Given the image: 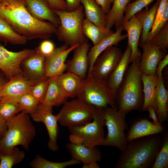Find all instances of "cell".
I'll use <instances>...</instances> for the list:
<instances>
[{"label": "cell", "instance_id": "6da1fadb", "mask_svg": "<svg viewBox=\"0 0 168 168\" xmlns=\"http://www.w3.org/2000/svg\"><path fill=\"white\" fill-rule=\"evenodd\" d=\"M0 16L15 32L27 40L49 39L57 28L49 22L33 17L27 9L25 0H0Z\"/></svg>", "mask_w": 168, "mask_h": 168}, {"label": "cell", "instance_id": "7a4b0ae2", "mask_svg": "<svg viewBox=\"0 0 168 168\" xmlns=\"http://www.w3.org/2000/svg\"><path fill=\"white\" fill-rule=\"evenodd\" d=\"M161 134H156L128 141L121 151L115 163V168L152 167L162 145V138Z\"/></svg>", "mask_w": 168, "mask_h": 168}, {"label": "cell", "instance_id": "3957f363", "mask_svg": "<svg viewBox=\"0 0 168 168\" xmlns=\"http://www.w3.org/2000/svg\"><path fill=\"white\" fill-rule=\"evenodd\" d=\"M141 56L128 66L117 92L116 105L121 112L128 113L133 110H142L144 94L139 67Z\"/></svg>", "mask_w": 168, "mask_h": 168}, {"label": "cell", "instance_id": "277c9868", "mask_svg": "<svg viewBox=\"0 0 168 168\" xmlns=\"http://www.w3.org/2000/svg\"><path fill=\"white\" fill-rule=\"evenodd\" d=\"M29 114L22 111L7 121V131L0 140V153H6L21 146L26 150L36 135L35 128Z\"/></svg>", "mask_w": 168, "mask_h": 168}, {"label": "cell", "instance_id": "5b68a950", "mask_svg": "<svg viewBox=\"0 0 168 168\" xmlns=\"http://www.w3.org/2000/svg\"><path fill=\"white\" fill-rule=\"evenodd\" d=\"M53 11L60 20V25L55 33L59 41L71 47L80 44L87 39L82 31V22L85 18L82 5L72 11Z\"/></svg>", "mask_w": 168, "mask_h": 168}, {"label": "cell", "instance_id": "8992f818", "mask_svg": "<svg viewBox=\"0 0 168 168\" xmlns=\"http://www.w3.org/2000/svg\"><path fill=\"white\" fill-rule=\"evenodd\" d=\"M116 97L117 92L108 80L90 76L84 79L83 90L77 98L95 108H106L109 105L117 108Z\"/></svg>", "mask_w": 168, "mask_h": 168}, {"label": "cell", "instance_id": "52a82bcc", "mask_svg": "<svg viewBox=\"0 0 168 168\" xmlns=\"http://www.w3.org/2000/svg\"><path fill=\"white\" fill-rule=\"evenodd\" d=\"M105 108H95L93 121L84 125L68 128L70 142L89 147L101 145L105 138Z\"/></svg>", "mask_w": 168, "mask_h": 168}, {"label": "cell", "instance_id": "ba28073f", "mask_svg": "<svg viewBox=\"0 0 168 168\" xmlns=\"http://www.w3.org/2000/svg\"><path fill=\"white\" fill-rule=\"evenodd\" d=\"M127 113L111 107L105 108L104 115L108 134L101 145L115 147L121 151L128 143L125 133L127 129L126 116Z\"/></svg>", "mask_w": 168, "mask_h": 168}, {"label": "cell", "instance_id": "9c48e42d", "mask_svg": "<svg viewBox=\"0 0 168 168\" xmlns=\"http://www.w3.org/2000/svg\"><path fill=\"white\" fill-rule=\"evenodd\" d=\"M57 115L58 123L63 126L84 125L93 120L95 108L79 98L66 101Z\"/></svg>", "mask_w": 168, "mask_h": 168}, {"label": "cell", "instance_id": "30bf717a", "mask_svg": "<svg viewBox=\"0 0 168 168\" xmlns=\"http://www.w3.org/2000/svg\"><path fill=\"white\" fill-rule=\"evenodd\" d=\"M120 49L116 46H110L98 57L93 64L90 75L100 79L108 80L122 56Z\"/></svg>", "mask_w": 168, "mask_h": 168}, {"label": "cell", "instance_id": "8fae6325", "mask_svg": "<svg viewBox=\"0 0 168 168\" xmlns=\"http://www.w3.org/2000/svg\"><path fill=\"white\" fill-rule=\"evenodd\" d=\"M53 107L44 103L39 104L35 111L30 116L34 121L42 122L44 124L49 138L48 147L55 152L59 149L57 143L59 129L57 115L53 114Z\"/></svg>", "mask_w": 168, "mask_h": 168}, {"label": "cell", "instance_id": "7c38bea8", "mask_svg": "<svg viewBox=\"0 0 168 168\" xmlns=\"http://www.w3.org/2000/svg\"><path fill=\"white\" fill-rule=\"evenodd\" d=\"M79 44L69 47L64 44L55 48L53 52L45 58L44 71L46 77H56L67 70V63H65L69 54Z\"/></svg>", "mask_w": 168, "mask_h": 168}, {"label": "cell", "instance_id": "4fadbf2b", "mask_svg": "<svg viewBox=\"0 0 168 168\" xmlns=\"http://www.w3.org/2000/svg\"><path fill=\"white\" fill-rule=\"evenodd\" d=\"M141 47L142 49L139 64L141 73L144 75H156L158 63L164 58L167 53L150 42L145 43Z\"/></svg>", "mask_w": 168, "mask_h": 168}, {"label": "cell", "instance_id": "5bb4252c", "mask_svg": "<svg viewBox=\"0 0 168 168\" xmlns=\"http://www.w3.org/2000/svg\"><path fill=\"white\" fill-rule=\"evenodd\" d=\"M38 81L29 80L23 75L14 77L1 88L0 101H7L24 93L29 92L32 86Z\"/></svg>", "mask_w": 168, "mask_h": 168}, {"label": "cell", "instance_id": "9a60e30c", "mask_svg": "<svg viewBox=\"0 0 168 168\" xmlns=\"http://www.w3.org/2000/svg\"><path fill=\"white\" fill-rule=\"evenodd\" d=\"M90 44L87 39L74 50L71 59L67 63L68 71L72 72L82 78H86L89 68L88 53Z\"/></svg>", "mask_w": 168, "mask_h": 168}, {"label": "cell", "instance_id": "2e32d148", "mask_svg": "<svg viewBox=\"0 0 168 168\" xmlns=\"http://www.w3.org/2000/svg\"><path fill=\"white\" fill-rule=\"evenodd\" d=\"M45 57L34 52L22 62L20 67L23 76L27 79L38 81L46 77L44 71Z\"/></svg>", "mask_w": 168, "mask_h": 168}, {"label": "cell", "instance_id": "e0dca14e", "mask_svg": "<svg viewBox=\"0 0 168 168\" xmlns=\"http://www.w3.org/2000/svg\"><path fill=\"white\" fill-rule=\"evenodd\" d=\"M29 12L35 18L41 21L49 22L57 27L60 21L58 16L50 7L46 0H25Z\"/></svg>", "mask_w": 168, "mask_h": 168}, {"label": "cell", "instance_id": "ac0fdd59", "mask_svg": "<svg viewBox=\"0 0 168 168\" xmlns=\"http://www.w3.org/2000/svg\"><path fill=\"white\" fill-rule=\"evenodd\" d=\"M123 30L122 24L112 34L90 48L88 53L89 68L87 77L90 76L95 60L104 50L110 46H117L119 42L127 38V34H122Z\"/></svg>", "mask_w": 168, "mask_h": 168}, {"label": "cell", "instance_id": "d6986e66", "mask_svg": "<svg viewBox=\"0 0 168 168\" xmlns=\"http://www.w3.org/2000/svg\"><path fill=\"white\" fill-rule=\"evenodd\" d=\"M122 25L123 30L127 33L128 44L131 50L130 63H132L141 56V53L138 46L142 31V26L135 15L128 21L123 22Z\"/></svg>", "mask_w": 168, "mask_h": 168}, {"label": "cell", "instance_id": "ffe728a7", "mask_svg": "<svg viewBox=\"0 0 168 168\" xmlns=\"http://www.w3.org/2000/svg\"><path fill=\"white\" fill-rule=\"evenodd\" d=\"M66 147L72 158L80 161L83 164L101 160V152L97 146L89 147L82 144L70 142L66 144Z\"/></svg>", "mask_w": 168, "mask_h": 168}, {"label": "cell", "instance_id": "44dd1931", "mask_svg": "<svg viewBox=\"0 0 168 168\" xmlns=\"http://www.w3.org/2000/svg\"><path fill=\"white\" fill-rule=\"evenodd\" d=\"M56 78L68 98L74 99L79 96L83 89L84 79L68 71Z\"/></svg>", "mask_w": 168, "mask_h": 168}, {"label": "cell", "instance_id": "7402d4cb", "mask_svg": "<svg viewBox=\"0 0 168 168\" xmlns=\"http://www.w3.org/2000/svg\"><path fill=\"white\" fill-rule=\"evenodd\" d=\"M164 130L162 125L156 126L147 119H142L135 121L131 125L126 138L128 142L136 138L161 133Z\"/></svg>", "mask_w": 168, "mask_h": 168}, {"label": "cell", "instance_id": "603a6c76", "mask_svg": "<svg viewBox=\"0 0 168 168\" xmlns=\"http://www.w3.org/2000/svg\"><path fill=\"white\" fill-rule=\"evenodd\" d=\"M168 92L163 76L159 77L156 88L154 109L158 121L161 123L168 120Z\"/></svg>", "mask_w": 168, "mask_h": 168}, {"label": "cell", "instance_id": "cb8c5ba5", "mask_svg": "<svg viewBox=\"0 0 168 168\" xmlns=\"http://www.w3.org/2000/svg\"><path fill=\"white\" fill-rule=\"evenodd\" d=\"M130 0H113L112 7L106 14L105 27L111 29L114 26L116 30L122 25L124 12Z\"/></svg>", "mask_w": 168, "mask_h": 168}, {"label": "cell", "instance_id": "d4e9b609", "mask_svg": "<svg viewBox=\"0 0 168 168\" xmlns=\"http://www.w3.org/2000/svg\"><path fill=\"white\" fill-rule=\"evenodd\" d=\"M160 1L157 0L149 10L143 9L135 14L142 26L141 40L138 44L140 47L145 44L148 33L153 26Z\"/></svg>", "mask_w": 168, "mask_h": 168}, {"label": "cell", "instance_id": "484cf974", "mask_svg": "<svg viewBox=\"0 0 168 168\" xmlns=\"http://www.w3.org/2000/svg\"><path fill=\"white\" fill-rule=\"evenodd\" d=\"M85 18L101 27H105L106 13L95 0H81Z\"/></svg>", "mask_w": 168, "mask_h": 168}, {"label": "cell", "instance_id": "4316f807", "mask_svg": "<svg viewBox=\"0 0 168 168\" xmlns=\"http://www.w3.org/2000/svg\"><path fill=\"white\" fill-rule=\"evenodd\" d=\"M131 50L127 44L126 49L116 68L108 79L110 85L116 92L122 81L129 63Z\"/></svg>", "mask_w": 168, "mask_h": 168}, {"label": "cell", "instance_id": "83f0119b", "mask_svg": "<svg viewBox=\"0 0 168 168\" xmlns=\"http://www.w3.org/2000/svg\"><path fill=\"white\" fill-rule=\"evenodd\" d=\"M68 98L56 77H49V83L43 103L53 106L63 104Z\"/></svg>", "mask_w": 168, "mask_h": 168}, {"label": "cell", "instance_id": "f1b7e54d", "mask_svg": "<svg viewBox=\"0 0 168 168\" xmlns=\"http://www.w3.org/2000/svg\"><path fill=\"white\" fill-rule=\"evenodd\" d=\"M82 31L86 37L90 39L94 45L112 34L114 32L105 27L97 26L85 18L83 21Z\"/></svg>", "mask_w": 168, "mask_h": 168}, {"label": "cell", "instance_id": "f546056e", "mask_svg": "<svg viewBox=\"0 0 168 168\" xmlns=\"http://www.w3.org/2000/svg\"><path fill=\"white\" fill-rule=\"evenodd\" d=\"M141 78L144 94V101L141 110L143 111L150 105H152L154 108L156 88L159 77L156 74L149 75L141 73Z\"/></svg>", "mask_w": 168, "mask_h": 168}, {"label": "cell", "instance_id": "4dcf8cb0", "mask_svg": "<svg viewBox=\"0 0 168 168\" xmlns=\"http://www.w3.org/2000/svg\"><path fill=\"white\" fill-rule=\"evenodd\" d=\"M27 39L20 35L12 29L7 21L0 16V41L5 45L8 43L13 45H23Z\"/></svg>", "mask_w": 168, "mask_h": 168}, {"label": "cell", "instance_id": "1f68e13d", "mask_svg": "<svg viewBox=\"0 0 168 168\" xmlns=\"http://www.w3.org/2000/svg\"><path fill=\"white\" fill-rule=\"evenodd\" d=\"M81 163L80 161L73 158L63 162H52L37 154L29 163V165L33 168H65L68 166L80 164Z\"/></svg>", "mask_w": 168, "mask_h": 168}, {"label": "cell", "instance_id": "d6a6232c", "mask_svg": "<svg viewBox=\"0 0 168 168\" xmlns=\"http://www.w3.org/2000/svg\"><path fill=\"white\" fill-rule=\"evenodd\" d=\"M25 157V153L16 147L6 153H0V168H12L21 162Z\"/></svg>", "mask_w": 168, "mask_h": 168}, {"label": "cell", "instance_id": "836d02e7", "mask_svg": "<svg viewBox=\"0 0 168 168\" xmlns=\"http://www.w3.org/2000/svg\"><path fill=\"white\" fill-rule=\"evenodd\" d=\"M8 101H13L18 103L22 111L30 115L35 111L39 104L29 92L24 93Z\"/></svg>", "mask_w": 168, "mask_h": 168}, {"label": "cell", "instance_id": "e575fe53", "mask_svg": "<svg viewBox=\"0 0 168 168\" xmlns=\"http://www.w3.org/2000/svg\"><path fill=\"white\" fill-rule=\"evenodd\" d=\"M168 167V134L164 133L162 138V145L157 153L152 168H167Z\"/></svg>", "mask_w": 168, "mask_h": 168}, {"label": "cell", "instance_id": "d590c367", "mask_svg": "<svg viewBox=\"0 0 168 168\" xmlns=\"http://www.w3.org/2000/svg\"><path fill=\"white\" fill-rule=\"evenodd\" d=\"M16 61V55L13 52L5 48L0 43V70L4 73L10 71Z\"/></svg>", "mask_w": 168, "mask_h": 168}, {"label": "cell", "instance_id": "8d00e7d4", "mask_svg": "<svg viewBox=\"0 0 168 168\" xmlns=\"http://www.w3.org/2000/svg\"><path fill=\"white\" fill-rule=\"evenodd\" d=\"M22 111L20 105L16 102L0 101V119L4 121L7 122Z\"/></svg>", "mask_w": 168, "mask_h": 168}, {"label": "cell", "instance_id": "74e56055", "mask_svg": "<svg viewBox=\"0 0 168 168\" xmlns=\"http://www.w3.org/2000/svg\"><path fill=\"white\" fill-rule=\"evenodd\" d=\"M49 83V77L43 78L37 81L32 86L29 92L39 104L43 102Z\"/></svg>", "mask_w": 168, "mask_h": 168}, {"label": "cell", "instance_id": "f35d334b", "mask_svg": "<svg viewBox=\"0 0 168 168\" xmlns=\"http://www.w3.org/2000/svg\"><path fill=\"white\" fill-rule=\"evenodd\" d=\"M154 0H137L129 2L126 8L123 23L128 21L133 15L147 7Z\"/></svg>", "mask_w": 168, "mask_h": 168}, {"label": "cell", "instance_id": "ab89813d", "mask_svg": "<svg viewBox=\"0 0 168 168\" xmlns=\"http://www.w3.org/2000/svg\"><path fill=\"white\" fill-rule=\"evenodd\" d=\"M148 42L156 46L161 50L167 53L168 48V23Z\"/></svg>", "mask_w": 168, "mask_h": 168}, {"label": "cell", "instance_id": "60d3db41", "mask_svg": "<svg viewBox=\"0 0 168 168\" xmlns=\"http://www.w3.org/2000/svg\"><path fill=\"white\" fill-rule=\"evenodd\" d=\"M54 43L49 40L45 39L35 49L39 54L45 58L51 55L55 49Z\"/></svg>", "mask_w": 168, "mask_h": 168}, {"label": "cell", "instance_id": "b9f144b4", "mask_svg": "<svg viewBox=\"0 0 168 168\" xmlns=\"http://www.w3.org/2000/svg\"><path fill=\"white\" fill-rule=\"evenodd\" d=\"M167 4L168 0H161L153 26L147 35L152 34L157 27L162 19Z\"/></svg>", "mask_w": 168, "mask_h": 168}, {"label": "cell", "instance_id": "7bdbcfd3", "mask_svg": "<svg viewBox=\"0 0 168 168\" xmlns=\"http://www.w3.org/2000/svg\"><path fill=\"white\" fill-rule=\"evenodd\" d=\"M168 4L166 7L162 19L153 32L151 34L148 35L146 38L145 43L149 42L151 38L158 33L168 23Z\"/></svg>", "mask_w": 168, "mask_h": 168}, {"label": "cell", "instance_id": "ee69618b", "mask_svg": "<svg viewBox=\"0 0 168 168\" xmlns=\"http://www.w3.org/2000/svg\"><path fill=\"white\" fill-rule=\"evenodd\" d=\"M53 11L67 10L66 3L64 0H46Z\"/></svg>", "mask_w": 168, "mask_h": 168}, {"label": "cell", "instance_id": "f6af8a7d", "mask_svg": "<svg viewBox=\"0 0 168 168\" xmlns=\"http://www.w3.org/2000/svg\"><path fill=\"white\" fill-rule=\"evenodd\" d=\"M168 64V54H166L164 58L158 63L156 70V74L160 77L162 76V71L163 68Z\"/></svg>", "mask_w": 168, "mask_h": 168}, {"label": "cell", "instance_id": "bcb514c9", "mask_svg": "<svg viewBox=\"0 0 168 168\" xmlns=\"http://www.w3.org/2000/svg\"><path fill=\"white\" fill-rule=\"evenodd\" d=\"M97 3L101 7L104 12L107 14L111 8V6L113 0H95Z\"/></svg>", "mask_w": 168, "mask_h": 168}, {"label": "cell", "instance_id": "7dc6e473", "mask_svg": "<svg viewBox=\"0 0 168 168\" xmlns=\"http://www.w3.org/2000/svg\"><path fill=\"white\" fill-rule=\"evenodd\" d=\"M66 3L67 11H72L77 8L81 4V0H64Z\"/></svg>", "mask_w": 168, "mask_h": 168}, {"label": "cell", "instance_id": "c3c4849f", "mask_svg": "<svg viewBox=\"0 0 168 168\" xmlns=\"http://www.w3.org/2000/svg\"><path fill=\"white\" fill-rule=\"evenodd\" d=\"M146 110L149 113L148 118L152 119V123L156 126H161L162 124L159 123L158 121L157 116L154 109L152 105L148 106L146 109Z\"/></svg>", "mask_w": 168, "mask_h": 168}, {"label": "cell", "instance_id": "681fc988", "mask_svg": "<svg viewBox=\"0 0 168 168\" xmlns=\"http://www.w3.org/2000/svg\"><path fill=\"white\" fill-rule=\"evenodd\" d=\"M7 128V122L0 119V140L4 136Z\"/></svg>", "mask_w": 168, "mask_h": 168}, {"label": "cell", "instance_id": "f907efd6", "mask_svg": "<svg viewBox=\"0 0 168 168\" xmlns=\"http://www.w3.org/2000/svg\"><path fill=\"white\" fill-rule=\"evenodd\" d=\"M9 80L4 73L0 70V89Z\"/></svg>", "mask_w": 168, "mask_h": 168}, {"label": "cell", "instance_id": "816d5d0a", "mask_svg": "<svg viewBox=\"0 0 168 168\" xmlns=\"http://www.w3.org/2000/svg\"><path fill=\"white\" fill-rule=\"evenodd\" d=\"M82 168H100L97 162H91L86 164H83Z\"/></svg>", "mask_w": 168, "mask_h": 168}, {"label": "cell", "instance_id": "f5cc1de1", "mask_svg": "<svg viewBox=\"0 0 168 168\" xmlns=\"http://www.w3.org/2000/svg\"><path fill=\"white\" fill-rule=\"evenodd\" d=\"M135 0H130L131 1H135Z\"/></svg>", "mask_w": 168, "mask_h": 168}]
</instances>
